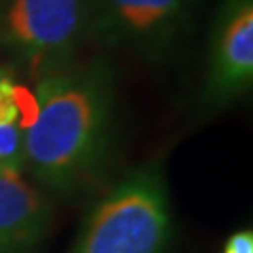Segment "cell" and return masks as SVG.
Masks as SVG:
<instances>
[{
    "mask_svg": "<svg viewBox=\"0 0 253 253\" xmlns=\"http://www.w3.org/2000/svg\"><path fill=\"white\" fill-rule=\"evenodd\" d=\"M169 241L171 209L163 173L139 167L95 205L72 253H165Z\"/></svg>",
    "mask_w": 253,
    "mask_h": 253,
    "instance_id": "2",
    "label": "cell"
},
{
    "mask_svg": "<svg viewBox=\"0 0 253 253\" xmlns=\"http://www.w3.org/2000/svg\"><path fill=\"white\" fill-rule=\"evenodd\" d=\"M253 81V0H226L211 42L205 99L230 101Z\"/></svg>",
    "mask_w": 253,
    "mask_h": 253,
    "instance_id": "4",
    "label": "cell"
},
{
    "mask_svg": "<svg viewBox=\"0 0 253 253\" xmlns=\"http://www.w3.org/2000/svg\"><path fill=\"white\" fill-rule=\"evenodd\" d=\"M34 118V97L0 68V171L23 167V133Z\"/></svg>",
    "mask_w": 253,
    "mask_h": 253,
    "instance_id": "7",
    "label": "cell"
},
{
    "mask_svg": "<svg viewBox=\"0 0 253 253\" xmlns=\"http://www.w3.org/2000/svg\"><path fill=\"white\" fill-rule=\"evenodd\" d=\"M32 97L34 118L23 133V165L42 186L72 192L97 173L108 150V72L97 66H51Z\"/></svg>",
    "mask_w": 253,
    "mask_h": 253,
    "instance_id": "1",
    "label": "cell"
},
{
    "mask_svg": "<svg viewBox=\"0 0 253 253\" xmlns=\"http://www.w3.org/2000/svg\"><path fill=\"white\" fill-rule=\"evenodd\" d=\"M221 253H253V232L251 230L234 232L230 239L226 241Z\"/></svg>",
    "mask_w": 253,
    "mask_h": 253,
    "instance_id": "8",
    "label": "cell"
},
{
    "mask_svg": "<svg viewBox=\"0 0 253 253\" xmlns=\"http://www.w3.org/2000/svg\"><path fill=\"white\" fill-rule=\"evenodd\" d=\"M49 221V203L21 169L0 171V253H36Z\"/></svg>",
    "mask_w": 253,
    "mask_h": 253,
    "instance_id": "6",
    "label": "cell"
},
{
    "mask_svg": "<svg viewBox=\"0 0 253 253\" xmlns=\"http://www.w3.org/2000/svg\"><path fill=\"white\" fill-rule=\"evenodd\" d=\"M194 0H93L91 26L106 42L150 44L167 38Z\"/></svg>",
    "mask_w": 253,
    "mask_h": 253,
    "instance_id": "5",
    "label": "cell"
},
{
    "mask_svg": "<svg viewBox=\"0 0 253 253\" xmlns=\"http://www.w3.org/2000/svg\"><path fill=\"white\" fill-rule=\"evenodd\" d=\"M93 0H0V44L34 63L57 66L91 26Z\"/></svg>",
    "mask_w": 253,
    "mask_h": 253,
    "instance_id": "3",
    "label": "cell"
}]
</instances>
